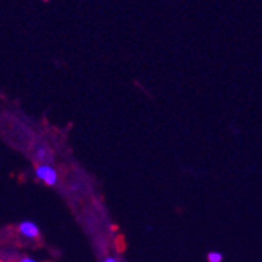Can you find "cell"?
I'll use <instances>...</instances> for the list:
<instances>
[{
  "mask_svg": "<svg viewBox=\"0 0 262 262\" xmlns=\"http://www.w3.org/2000/svg\"><path fill=\"white\" fill-rule=\"evenodd\" d=\"M20 262H37V261H34V259H32V258H28V257H25V258H23V259H21Z\"/></svg>",
  "mask_w": 262,
  "mask_h": 262,
  "instance_id": "cell-5",
  "label": "cell"
},
{
  "mask_svg": "<svg viewBox=\"0 0 262 262\" xmlns=\"http://www.w3.org/2000/svg\"><path fill=\"white\" fill-rule=\"evenodd\" d=\"M35 173H37L38 179H40L42 182H45L49 185H54L55 183L58 182V173L50 164H40V166H38Z\"/></svg>",
  "mask_w": 262,
  "mask_h": 262,
  "instance_id": "cell-1",
  "label": "cell"
},
{
  "mask_svg": "<svg viewBox=\"0 0 262 262\" xmlns=\"http://www.w3.org/2000/svg\"><path fill=\"white\" fill-rule=\"evenodd\" d=\"M104 262H118V261H116L115 258H113V257H108V258H107Z\"/></svg>",
  "mask_w": 262,
  "mask_h": 262,
  "instance_id": "cell-6",
  "label": "cell"
},
{
  "mask_svg": "<svg viewBox=\"0 0 262 262\" xmlns=\"http://www.w3.org/2000/svg\"><path fill=\"white\" fill-rule=\"evenodd\" d=\"M20 232L23 233L24 236L29 237V239H35L39 235V228L34 222L25 221L20 225Z\"/></svg>",
  "mask_w": 262,
  "mask_h": 262,
  "instance_id": "cell-2",
  "label": "cell"
},
{
  "mask_svg": "<svg viewBox=\"0 0 262 262\" xmlns=\"http://www.w3.org/2000/svg\"><path fill=\"white\" fill-rule=\"evenodd\" d=\"M0 262H2V261H0Z\"/></svg>",
  "mask_w": 262,
  "mask_h": 262,
  "instance_id": "cell-7",
  "label": "cell"
},
{
  "mask_svg": "<svg viewBox=\"0 0 262 262\" xmlns=\"http://www.w3.org/2000/svg\"><path fill=\"white\" fill-rule=\"evenodd\" d=\"M35 154H37L38 161L42 162V163H50V162H52V153L47 146H43V145L38 146L37 153Z\"/></svg>",
  "mask_w": 262,
  "mask_h": 262,
  "instance_id": "cell-3",
  "label": "cell"
},
{
  "mask_svg": "<svg viewBox=\"0 0 262 262\" xmlns=\"http://www.w3.org/2000/svg\"><path fill=\"white\" fill-rule=\"evenodd\" d=\"M208 258L209 262H222L223 256L221 253H218V252H211V253H209Z\"/></svg>",
  "mask_w": 262,
  "mask_h": 262,
  "instance_id": "cell-4",
  "label": "cell"
}]
</instances>
